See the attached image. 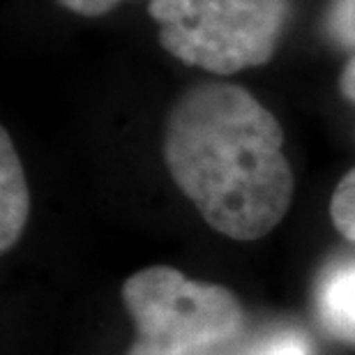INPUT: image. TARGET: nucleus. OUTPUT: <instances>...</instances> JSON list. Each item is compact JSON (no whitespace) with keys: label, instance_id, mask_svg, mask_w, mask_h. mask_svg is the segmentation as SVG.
Returning a JSON list of instances; mask_svg holds the SVG:
<instances>
[{"label":"nucleus","instance_id":"nucleus-8","mask_svg":"<svg viewBox=\"0 0 355 355\" xmlns=\"http://www.w3.org/2000/svg\"><path fill=\"white\" fill-rule=\"evenodd\" d=\"M252 355H311V344L302 332L284 330L268 337Z\"/></svg>","mask_w":355,"mask_h":355},{"label":"nucleus","instance_id":"nucleus-7","mask_svg":"<svg viewBox=\"0 0 355 355\" xmlns=\"http://www.w3.org/2000/svg\"><path fill=\"white\" fill-rule=\"evenodd\" d=\"M330 219L346 240L355 243V168H351L332 191Z\"/></svg>","mask_w":355,"mask_h":355},{"label":"nucleus","instance_id":"nucleus-5","mask_svg":"<svg viewBox=\"0 0 355 355\" xmlns=\"http://www.w3.org/2000/svg\"><path fill=\"white\" fill-rule=\"evenodd\" d=\"M31 215V191L10 132L0 134V250L19 243Z\"/></svg>","mask_w":355,"mask_h":355},{"label":"nucleus","instance_id":"nucleus-1","mask_svg":"<svg viewBox=\"0 0 355 355\" xmlns=\"http://www.w3.org/2000/svg\"><path fill=\"white\" fill-rule=\"evenodd\" d=\"M164 162L208 226L238 243L268 236L293 201L279 120L236 83L208 81L178 99Z\"/></svg>","mask_w":355,"mask_h":355},{"label":"nucleus","instance_id":"nucleus-4","mask_svg":"<svg viewBox=\"0 0 355 355\" xmlns=\"http://www.w3.org/2000/svg\"><path fill=\"white\" fill-rule=\"evenodd\" d=\"M316 314L330 337L355 344V259L332 263L321 275L316 286Z\"/></svg>","mask_w":355,"mask_h":355},{"label":"nucleus","instance_id":"nucleus-9","mask_svg":"<svg viewBox=\"0 0 355 355\" xmlns=\"http://www.w3.org/2000/svg\"><path fill=\"white\" fill-rule=\"evenodd\" d=\"M65 10L79 14V17H102L109 14L113 7H118L125 0H58Z\"/></svg>","mask_w":355,"mask_h":355},{"label":"nucleus","instance_id":"nucleus-3","mask_svg":"<svg viewBox=\"0 0 355 355\" xmlns=\"http://www.w3.org/2000/svg\"><path fill=\"white\" fill-rule=\"evenodd\" d=\"M120 295L137 325L127 355H198L245 328V309L233 291L189 279L171 266L134 272Z\"/></svg>","mask_w":355,"mask_h":355},{"label":"nucleus","instance_id":"nucleus-2","mask_svg":"<svg viewBox=\"0 0 355 355\" xmlns=\"http://www.w3.org/2000/svg\"><path fill=\"white\" fill-rule=\"evenodd\" d=\"M148 12L175 60L229 76L272 60L291 0H150Z\"/></svg>","mask_w":355,"mask_h":355},{"label":"nucleus","instance_id":"nucleus-10","mask_svg":"<svg viewBox=\"0 0 355 355\" xmlns=\"http://www.w3.org/2000/svg\"><path fill=\"white\" fill-rule=\"evenodd\" d=\"M339 92H342L344 99H349L351 104H355V53L344 65L342 74H339Z\"/></svg>","mask_w":355,"mask_h":355},{"label":"nucleus","instance_id":"nucleus-6","mask_svg":"<svg viewBox=\"0 0 355 355\" xmlns=\"http://www.w3.org/2000/svg\"><path fill=\"white\" fill-rule=\"evenodd\" d=\"M323 33L335 46L355 53V0H330L323 12Z\"/></svg>","mask_w":355,"mask_h":355}]
</instances>
